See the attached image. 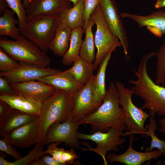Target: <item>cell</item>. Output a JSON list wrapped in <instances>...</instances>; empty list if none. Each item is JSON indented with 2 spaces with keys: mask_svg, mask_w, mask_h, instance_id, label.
<instances>
[{
  "mask_svg": "<svg viewBox=\"0 0 165 165\" xmlns=\"http://www.w3.org/2000/svg\"><path fill=\"white\" fill-rule=\"evenodd\" d=\"M156 53L152 51L141 57L138 69L133 68L137 80H130L129 82L134 85L131 89L134 94L144 101L141 109H147L150 116L157 114L159 116L165 117V87L156 84L147 72L148 62L155 56Z\"/></svg>",
  "mask_w": 165,
  "mask_h": 165,
  "instance_id": "1",
  "label": "cell"
},
{
  "mask_svg": "<svg viewBox=\"0 0 165 165\" xmlns=\"http://www.w3.org/2000/svg\"><path fill=\"white\" fill-rule=\"evenodd\" d=\"M119 93L115 83L112 82L102 103L94 112L79 121V125L89 124L91 133L107 131L112 127L123 131L126 129L125 116L119 102Z\"/></svg>",
  "mask_w": 165,
  "mask_h": 165,
  "instance_id": "2",
  "label": "cell"
},
{
  "mask_svg": "<svg viewBox=\"0 0 165 165\" xmlns=\"http://www.w3.org/2000/svg\"><path fill=\"white\" fill-rule=\"evenodd\" d=\"M73 105V94L59 89H56L54 94L42 104L38 116L39 134L36 143L45 145L44 140L50 127L55 123L68 119Z\"/></svg>",
  "mask_w": 165,
  "mask_h": 165,
  "instance_id": "3",
  "label": "cell"
},
{
  "mask_svg": "<svg viewBox=\"0 0 165 165\" xmlns=\"http://www.w3.org/2000/svg\"><path fill=\"white\" fill-rule=\"evenodd\" d=\"M60 22L59 14L36 16L27 21L24 26L20 30V33L47 53L49 50V45Z\"/></svg>",
  "mask_w": 165,
  "mask_h": 165,
  "instance_id": "4",
  "label": "cell"
},
{
  "mask_svg": "<svg viewBox=\"0 0 165 165\" xmlns=\"http://www.w3.org/2000/svg\"><path fill=\"white\" fill-rule=\"evenodd\" d=\"M0 47L15 60L20 62L49 67L51 59L47 53L20 34L14 40L1 38Z\"/></svg>",
  "mask_w": 165,
  "mask_h": 165,
  "instance_id": "5",
  "label": "cell"
},
{
  "mask_svg": "<svg viewBox=\"0 0 165 165\" xmlns=\"http://www.w3.org/2000/svg\"><path fill=\"white\" fill-rule=\"evenodd\" d=\"M115 84L119 92V104L125 116V123L127 131L123 134L122 137L130 134H140L146 130L145 123L150 115L134 103L132 98L134 93L131 89L126 88L119 81H117Z\"/></svg>",
  "mask_w": 165,
  "mask_h": 165,
  "instance_id": "6",
  "label": "cell"
},
{
  "mask_svg": "<svg viewBox=\"0 0 165 165\" xmlns=\"http://www.w3.org/2000/svg\"><path fill=\"white\" fill-rule=\"evenodd\" d=\"M90 16L96 25L94 41L97 52L93 63L94 70H96L104 57L109 52L115 50L116 47L121 46V44L118 38L112 32L106 24L100 4L97 6Z\"/></svg>",
  "mask_w": 165,
  "mask_h": 165,
  "instance_id": "7",
  "label": "cell"
},
{
  "mask_svg": "<svg viewBox=\"0 0 165 165\" xmlns=\"http://www.w3.org/2000/svg\"><path fill=\"white\" fill-rule=\"evenodd\" d=\"M123 133V131L111 127L105 132L97 131L89 134L78 132V136L79 139L94 142L96 145L95 148H92L88 144L84 143L83 144L88 148L82 149L86 151H93L99 154L102 158L104 164L107 165L108 163L106 157L107 153L111 151H117L118 147L125 142V139L121 138Z\"/></svg>",
  "mask_w": 165,
  "mask_h": 165,
  "instance_id": "8",
  "label": "cell"
},
{
  "mask_svg": "<svg viewBox=\"0 0 165 165\" xmlns=\"http://www.w3.org/2000/svg\"><path fill=\"white\" fill-rule=\"evenodd\" d=\"M79 125L70 118L63 122L55 123L49 128L44 140L45 145L55 142H63L67 146L79 148L78 136Z\"/></svg>",
  "mask_w": 165,
  "mask_h": 165,
  "instance_id": "9",
  "label": "cell"
},
{
  "mask_svg": "<svg viewBox=\"0 0 165 165\" xmlns=\"http://www.w3.org/2000/svg\"><path fill=\"white\" fill-rule=\"evenodd\" d=\"M105 21L112 32L119 39L125 55L129 43L126 32L114 0H102L100 3Z\"/></svg>",
  "mask_w": 165,
  "mask_h": 165,
  "instance_id": "10",
  "label": "cell"
},
{
  "mask_svg": "<svg viewBox=\"0 0 165 165\" xmlns=\"http://www.w3.org/2000/svg\"><path fill=\"white\" fill-rule=\"evenodd\" d=\"M20 63V66L13 71L0 72V76L6 79L9 83L37 80L47 75L59 73L61 70L49 67H42L36 65Z\"/></svg>",
  "mask_w": 165,
  "mask_h": 165,
  "instance_id": "11",
  "label": "cell"
},
{
  "mask_svg": "<svg viewBox=\"0 0 165 165\" xmlns=\"http://www.w3.org/2000/svg\"><path fill=\"white\" fill-rule=\"evenodd\" d=\"M94 76L73 94L74 105L69 118L75 122L78 123L97 109L94 104L92 88Z\"/></svg>",
  "mask_w": 165,
  "mask_h": 165,
  "instance_id": "12",
  "label": "cell"
},
{
  "mask_svg": "<svg viewBox=\"0 0 165 165\" xmlns=\"http://www.w3.org/2000/svg\"><path fill=\"white\" fill-rule=\"evenodd\" d=\"M10 83L16 94L31 98L42 104L52 96L56 89L53 86L39 81Z\"/></svg>",
  "mask_w": 165,
  "mask_h": 165,
  "instance_id": "13",
  "label": "cell"
},
{
  "mask_svg": "<svg viewBox=\"0 0 165 165\" xmlns=\"http://www.w3.org/2000/svg\"><path fill=\"white\" fill-rule=\"evenodd\" d=\"M134 134L129 135V145L127 150L124 153L119 155L109 153L106 158L108 163L118 162L126 165H141L152 159H156L162 155L161 152L158 149L145 152L135 150L132 147L133 142L135 140Z\"/></svg>",
  "mask_w": 165,
  "mask_h": 165,
  "instance_id": "14",
  "label": "cell"
},
{
  "mask_svg": "<svg viewBox=\"0 0 165 165\" xmlns=\"http://www.w3.org/2000/svg\"><path fill=\"white\" fill-rule=\"evenodd\" d=\"M39 134L38 118L35 121L22 126L4 136L11 145L19 148H27L35 145Z\"/></svg>",
  "mask_w": 165,
  "mask_h": 165,
  "instance_id": "15",
  "label": "cell"
},
{
  "mask_svg": "<svg viewBox=\"0 0 165 165\" xmlns=\"http://www.w3.org/2000/svg\"><path fill=\"white\" fill-rule=\"evenodd\" d=\"M69 0H31L26 9L27 21L41 15L60 14L72 7Z\"/></svg>",
  "mask_w": 165,
  "mask_h": 165,
  "instance_id": "16",
  "label": "cell"
},
{
  "mask_svg": "<svg viewBox=\"0 0 165 165\" xmlns=\"http://www.w3.org/2000/svg\"><path fill=\"white\" fill-rule=\"evenodd\" d=\"M37 80L51 85L56 89L63 90L73 94L81 90L85 85L76 80L69 69L44 76Z\"/></svg>",
  "mask_w": 165,
  "mask_h": 165,
  "instance_id": "17",
  "label": "cell"
},
{
  "mask_svg": "<svg viewBox=\"0 0 165 165\" xmlns=\"http://www.w3.org/2000/svg\"><path fill=\"white\" fill-rule=\"evenodd\" d=\"M38 116L12 108L9 114L0 122V136L3 137L12 131L35 121Z\"/></svg>",
  "mask_w": 165,
  "mask_h": 165,
  "instance_id": "18",
  "label": "cell"
},
{
  "mask_svg": "<svg viewBox=\"0 0 165 165\" xmlns=\"http://www.w3.org/2000/svg\"><path fill=\"white\" fill-rule=\"evenodd\" d=\"M112 52H109L103 58L99 65L97 73L94 76L92 88L94 104L96 108L102 103L106 93V71Z\"/></svg>",
  "mask_w": 165,
  "mask_h": 165,
  "instance_id": "19",
  "label": "cell"
},
{
  "mask_svg": "<svg viewBox=\"0 0 165 165\" xmlns=\"http://www.w3.org/2000/svg\"><path fill=\"white\" fill-rule=\"evenodd\" d=\"M0 100L7 103L13 108L38 116L42 104L33 99L17 94L0 95Z\"/></svg>",
  "mask_w": 165,
  "mask_h": 165,
  "instance_id": "20",
  "label": "cell"
},
{
  "mask_svg": "<svg viewBox=\"0 0 165 165\" xmlns=\"http://www.w3.org/2000/svg\"><path fill=\"white\" fill-rule=\"evenodd\" d=\"M72 31L66 24L60 22L49 45V50L55 55L63 57L69 47Z\"/></svg>",
  "mask_w": 165,
  "mask_h": 165,
  "instance_id": "21",
  "label": "cell"
},
{
  "mask_svg": "<svg viewBox=\"0 0 165 165\" xmlns=\"http://www.w3.org/2000/svg\"><path fill=\"white\" fill-rule=\"evenodd\" d=\"M122 18H128L136 22L141 27H155L165 35V11L160 9L146 16H141L127 12L119 13Z\"/></svg>",
  "mask_w": 165,
  "mask_h": 165,
  "instance_id": "22",
  "label": "cell"
},
{
  "mask_svg": "<svg viewBox=\"0 0 165 165\" xmlns=\"http://www.w3.org/2000/svg\"><path fill=\"white\" fill-rule=\"evenodd\" d=\"M84 0H78L72 7L65 9L59 14L60 21L72 30L78 27L83 28Z\"/></svg>",
  "mask_w": 165,
  "mask_h": 165,
  "instance_id": "23",
  "label": "cell"
},
{
  "mask_svg": "<svg viewBox=\"0 0 165 165\" xmlns=\"http://www.w3.org/2000/svg\"><path fill=\"white\" fill-rule=\"evenodd\" d=\"M84 31L82 27L72 30L69 48L62 57V62L64 65H71L79 56Z\"/></svg>",
  "mask_w": 165,
  "mask_h": 165,
  "instance_id": "24",
  "label": "cell"
},
{
  "mask_svg": "<svg viewBox=\"0 0 165 165\" xmlns=\"http://www.w3.org/2000/svg\"><path fill=\"white\" fill-rule=\"evenodd\" d=\"M95 24L94 19L90 16L86 26L83 28L85 37L82 41L79 56L82 59L93 63L96 57L94 41L92 28Z\"/></svg>",
  "mask_w": 165,
  "mask_h": 165,
  "instance_id": "25",
  "label": "cell"
},
{
  "mask_svg": "<svg viewBox=\"0 0 165 165\" xmlns=\"http://www.w3.org/2000/svg\"><path fill=\"white\" fill-rule=\"evenodd\" d=\"M0 12L2 14L0 17V36L17 39L21 33L20 28L16 26L18 22L14 17L15 13L7 8Z\"/></svg>",
  "mask_w": 165,
  "mask_h": 165,
  "instance_id": "26",
  "label": "cell"
},
{
  "mask_svg": "<svg viewBox=\"0 0 165 165\" xmlns=\"http://www.w3.org/2000/svg\"><path fill=\"white\" fill-rule=\"evenodd\" d=\"M69 69L76 80L84 85L86 84L94 75L93 63L87 62L80 56Z\"/></svg>",
  "mask_w": 165,
  "mask_h": 165,
  "instance_id": "27",
  "label": "cell"
},
{
  "mask_svg": "<svg viewBox=\"0 0 165 165\" xmlns=\"http://www.w3.org/2000/svg\"><path fill=\"white\" fill-rule=\"evenodd\" d=\"M155 116H151L149 118V123L147 130L140 134H145L151 138L149 147L145 149L146 151H151L154 148L159 150L163 157L165 159V140L159 139L156 135L155 131L157 129V122L154 119Z\"/></svg>",
  "mask_w": 165,
  "mask_h": 165,
  "instance_id": "28",
  "label": "cell"
},
{
  "mask_svg": "<svg viewBox=\"0 0 165 165\" xmlns=\"http://www.w3.org/2000/svg\"><path fill=\"white\" fill-rule=\"evenodd\" d=\"M44 145L36 143L33 149L25 156L13 162L7 161L1 154L0 165H28L36 158L45 154H46L45 150H43Z\"/></svg>",
  "mask_w": 165,
  "mask_h": 165,
  "instance_id": "29",
  "label": "cell"
},
{
  "mask_svg": "<svg viewBox=\"0 0 165 165\" xmlns=\"http://www.w3.org/2000/svg\"><path fill=\"white\" fill-rule=\"evenodd\" d=\"M155 56L157 61L155 82L156 84L161 85L165 79V41Z\"/></svg>",
  "mask_w": 165,
  "mask_h": 165,
  "instance_id": "30",
  "label": "cell"
},
{
  "mask_svg": "<svg viewBox=\"0 0 165 165\" xmlns=\"http://www.w3.org/2000/svg\"><path fill=\"white\" fill-rule=\"evenodd\" d=\"M8 6L17 16L18 27L21 29L27 21L26 9L22 2V0H5Z\"/></svg>",
  "mask_w": 165,
  "mask_h": 165,
  "instance_id": "31",
  "label": "cell"
},
{
  "mask_svg": "<svg viewBox=\"0 0 165 165\" xmlns=\"http://www.w3.org/2000/svg\"><path fill=\"white\" fill-rule=\"evenodd\" d=\"M20 63L17 61L9 56L2 49L0 48V72H8L17 68Z\"/></svg>",
  "mask_w": 165,
  "mask_h": 165,
  "instance_id": "32",
  "label": "cell"
},
{
  "mask_svg": "<svg viewBox=\"0 0 165 165\" xmlns=\"http://www.w3.org/2000/svg\"><path fill=\"white\" fill-rule=\"evenodd\" d=\"M61 143L60 142H55L48 144L45 152L46 154L50 155L60 165H64L61 160V156L65 149L58 147V145Z\"/></svg>",
  "mask_w": 165,
  "mask_h": 165,
  "instance_id": "33",
  "label": "cell"
},
{
  "mask_svg": "<svg viewBox=\"0 0 165 165\" xmlns=\"http://www.w3.org/2000/svg\"><path fill=\"white\" fill-rule=\"evenodd\" d=\"M13 146L4 138L0 139V150L12 156L15 160H18L22 157L21 155Z\"/></svg>",
  "mask_w": 165,
  "mask_h": 165,
  "instance_id": "34",
  "label": "cell"
},
{
  "mask_svg": "<svg viewBox=\"0 0 165 165\" xmlns=\"http://www.w3.org/2000/svg\"><path fill=\"white\" fill-rule=\"evenodd\" d=\"M102 0H84V28L86 25L91 15L97 6Z\"/></svg>",
  "mask_w": 165,
  "mask_h": 165,
  "instance_id": "35",
  "label": "cell"
},
{
  "mask_svg": "<svg viewBox=\"0 0 165 165\" xmlns=\"http://www.w3.org/2000/svg\"><path fill=\"white\" fill-rule=\"evenodd\" d=\"M30 165H60L49 154H43L34 160Z\"/></svg>",
  "mask_w": 165,
  "mask_h": 165,
  "instance_id": "36",
  "label": "cell"
},
{
  "mask_svg": "<svg viewBox=\"0 0 165 165\" xmlns=\"http://www.w3.org/2000/svg\"><path fill=\"white\" fill-rule=\"evenodd\" d=\"M79 156L75 152L73 148L69 150H64L62 154L61 159L64 165L73 164Z\"/></svg>",
  "mask_w": 165,
  "mask_h": 165,
  "instance_id": "37",
  "label": "cell"
},
{
  "mask_svg": "<svg viewBox=\"0 0 165 165\" xmlns=\"http://www.w3.org/2000/svg\"><path fill=\"white\" fill-rule=\"evenodd\" d=\"M16 94L8 80L3 77H0V95Z\"/></svg>",
  "mask_w": 165,
  "mask_h": 165,
  "instance_id": "38",
  "label": "cell"
},
{
  "mask_svg": "<svg viewBox=\"0 0 165 165\" xmlns=\"http://www.w3.org/2000/svg\"><path fill=\"white\" fill-rule=\"evenodd\" d=\"M12 108L7 103L0 100V122L9 114Z\"/></svg>",
  "mask_w": 165,
  "mask_h": 165,
  "instance_id": "39",
  "label": "cell"
},
{
  "mask_svg": "<svg viewBox=\"0 0 165 165\" xmlns=\"http://www.w3.org/2000/svg\"><path fill=\"white\" fill-rule=\"evenodd\" d=\"M146 27L150 32L157 37H161L163 34L162 31L155 27L148 26Z\"/></svg>",
  "mask_w": 165,
  "mask_h": 165,
  "instance_id": "40",
  "label": "cell"
},
{
  "mask_svg": "<svg viewBox=\"0 0 165 165\" xmlns=\"http://www.w3.org/2000/svg\"><path fill=\"white\" fill-rule=\"evenodd\" d=\"M158 121L160 127V129L159 130L163 134L165 135V116L158 120Z\"/></svg>",
  "mask_w": 165,
  "mask_h": 165,
  "instance_id": "41",
  "label": "cell"
},
{
  "mask_svg": "<svg viewBox=\"0 0 165 165\" xmlns=\"http://www.w3.org/2000/svg\"><path fill=\"white\" fill-rule=\"evenodd\" d=\"M155 7L157 9L165 7V0H156Z\"/></svg>",
  "mask_w": 165,
  "mask_h": 165,
  "instance_id": "42",
  "label": "cell"
},
{
  "mask_svg": "<svg viewBox=\"0 0 165 165\" xmlns=\"http://www.w3.org/2000/svg\"><path fill=\"white\" fill-rule=\"evenodd\" d=\"M8 5L5 0H0V12L3 11L6 8Z\"/></svg>",
  "mask_w": 165,
  "mask_h": 165,
  "instance_id": "43",
  "label": "cell"
},
{
  "mask_svg": "<svg viewBox=\"0 0 165 165\" xmlns=\"http://www.w3.org/2000/svg\"><path fill=\"white\" fill-rule=\"evenodd\" d=\"M31 1V0H23V5L25 9L28 7Z\"/></svg>",
  "mask_w": 165,
  "mask_h": 165,
  "instance_id": "44",
  "label": "cell"
},
{
  "mask_svg": "<svg viewBox=\"0 0 165 165\" xmlns=\"http://www.w3.org/2000/svg\"><path fill=\"white\" fill-rule=\"evenodd\" d=\"M71 2H72L73 5H75L77 2L78 0H69Z\"/></svg>",
  "mask_w": 165,
  "mask_h": 165,
  "instance_id": "45",
  "label": "cell"
},
{
  "mask_svg": "<svg viewBox=\"0 0 165 165\" xmlns=\"http://www.w3.org/2000/svg\"><path fill=\"white\" fill-rule=\"evenodd\" d=\"M161 85L165 87V79L164 80V81H163V82L162 83Z\"/></svg>",
  "mask_w": 165,
  "mask_h": 165,
  "instance_id": "46",
  "label": "cell"
}]
</instances>
